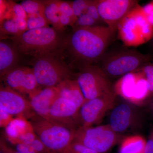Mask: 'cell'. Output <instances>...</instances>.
I'll return each instance as SVG.
<instances>
[{
	"label": "cell",
	"mask_w": 153,
	"mask_h": 153,
	"mask_svg": "<svg viewBox=\"0 0 153 153\" xmlns=\"http://www.w3.org/2000/svg\"><path fill=\"white\" fill-rule=\"evenodd\" d=\"M115 33L108 26L76 28L69 39V48L76 59L91 64L103 58Z\"/></svg>",
	"instance_id": "6da1fadb"
},
{
	"label": "cell",
	"mask_w": 153,
	"mask_h": 153,
	"mask_svg": "<svg viewBox=\"0 0 153 153\" xmlns=\"http://www.w3.org/2000/svg\"><path fill=\"white\" fill-rule=\"evenodd\" d=\"M10 38L20 52L36 58L53 55L60 44L56 31L49 27L27 30Z\"/></svg>",
	"instance_id": "7a4b0ae2"
},
{
	"label": "cell",
	"mask_w": 153,
	"mask_h": 153,
	"mask_svg": "<svg viewBox=\"0 0 153 153\" xmlns=\"http://www.w3.org/2000/svg\"><path fill=\"white\" fill-rule=\"evenodd\" d=\"M30 120L35 133L53 153H63L74 140L77 128L57 123L37 114Z\"/></svg>",
	"instance_id": "3957f363"
},
{
	"label": "cell",
	"mask_w": 153,
	"mask_h": 153,
	"mask_svg": "<svg viewBox=\"0 0 153 153\" xmlns=\"http://www.w3.org/2000/svg\"><path fill=\"white\" fill-rule=\"evenodd\" d=\"M117 30L121 40L129 47L139 46L153 36V26L139 5L120 22Z\"/></svg>",
	"instance_id": "277c9868"
},
{
	"label": "cell",
	"mask_w": 153,
	"mask_h": 153,
	"mask_svg": "<svg viewBox=\"0 0 153 153\" xmlns=\"http://www.w3.org/2000/svg\"><path fill=\"white\" fill-rule=\"evenodd\" d=\"M151 59V56L136 50L120 51L104 57L100 68L108 78H120L139 71Z\"/></svg>",
	"instance_id": "5b68a950"
},
{
	"label": "cell",
	"mask_w": 153,
	"mask_h": 153,
	"mask_svg": "<svg viewBox=\"0 0 153 153\" xmlns=\"http://www.w3.org/2000/svg\"><path fill=\"white\" fill-rule=\"evenodd\" d=\"M119 134L108 124L93 127L79 126L73 141L82 144L99 153H106L120 139Z\"/></svg>",
	"instance_id": "8992f818"
},
{
	"label": "cell",
	"mask_w": 153,
	"mask_h": 153,
	"mask_svg": "<svg viewBox=\"0 0 153 153\" xmlns=\"http://www.w3.org/2000/svg\"><path fill=\"white\" fill-rule=\"evenodd\" d=\"M76 79L86 100L114 91L109 78L97 66L85 65L77 74Z\"/></svg>",
	"instance_id": "52a82bcc"
},
{
	"label": "cell",
	"mask_w": 153,
	"mask_h": 153,
	"mask_svg": "<svg viewBox=\"0 0 153 153\" xmlns=\"http://www.w3.org/2000/svg\"><path fill=\"white\" fill-rule=\"evenodd\" d=\"M33 69L38 84L46 88L56 87L70 79L69 69L53 55L36 58Z\"/></svg>",
	"instance_id": "ba28073f"
},
{
	"label": "cell",
	"mask_w": 153,
	"mask_h": 153,
	"mask_svg": "<svg viewBox=\"0 0 153 153\" xmlns=\"http://www.w3.org/2000/svg\"><path fill=\"white\" fill-rule=\"evenodd\" d=\"M117 95L136 105H142L151 95L144 75L140 70L122 76L113 86Z\"/></svg>",
	"instance_id": "9c48e42d"
},
{
	"label": "cell",
	"mask_w": 153,
	"mask_h": 153,
	"mask_svg": "<svg viewBox=\"0 0 153 153\" xmlns=\"http://www.w3.org/2000/svg\"><path fill=\"white\" fill-rule=\"evenodd\" d=\"M117 97L114 91L85 100L79 109V127L93 126L101 122L108 111L113 108Z\"/></svg>",
	"instance_id": "30bf717a"
},
{
	"label": "cell",
	"mask_w": 153,
	"mask_h": 153,
	"mask_svg": "<svg viewBox=\"0 0 153 153\" xmlns=\"http://www.w3.org/2000/svg\"><path fill=\"white\" fill-rule=\"evenodd\" d=\"M99 13L102 21L116 32L121 22L136 7L134 0H96Z\"/></svg>",
	"instance_id": "8fae6325"
},
{
	"label": "cell",
	"mask_w": 153,
	"mask_h": 153,
	"mask_svg": "<svg viewBox=\"0 0 153 153\" xmlns=\"http://www.w3.org/2000/svg\"><path fill=\"white\" fill-rule=\"evenodd\" d=\"M109 116L108 125L119 134L136 129L141 123V117L136 105L128 102L114 105Z\"/></svg>",
	"instance_id": "7c38bea8"
},
{
	"label": "cell",
	"mask_w": 153,
	"mask_h": 153,
	"mask_svg": "<svg viewBox=\"0 0 153 153\" xmlns=\"http://www.w3.org/2000/svg\"><path fill=\"white\" fill-rule=\"evenodd\" d=\"M0 108L12 116L31 119L37 114L30 100L16 91L7 86L1 85Z\"/></svg>",
	"instance_id": "4fadbf2b"
},
{
	"label": "cell",
	"mask_w": 153,
	"mask_h": 153,
	"mask_svg": "<svg viewBox=\"0 0 153 153\" xmlns=\"http://www.w3.org/2000/svg\"><path fill=\"white\" fill-rule=\"evenodd\" d=\"M6 86L29 97L39 90L38 84L33 68L27 67H15L4 76Z\"/></svg>",
	"instance_id": "5bb4252c"
},
{
	"label": "cell",
	"mask_w": 153,
	"mask_h": 153,
	"mask_svg": "<svg viewBox=\"0 0 153 153\" xmlns=\"http://www.w3.org/2000/svg\"><path fill=\"white\" fill-rule=\"evenodd\" d=\"M79 109L74 102L59 97L50 108L47 119L77 128Z\"/></svg>",
	"instance_id": "9a60e30c"
},
{
	"label": "cell",
	"mask_w": 153,
	"mask_h": 153,
	"mask_svg": "<svg viewBox=\"0 0 153 153\" xmlns=\"http://www.w3.org/2000/svg\"><path fill=\"white\" fill-rule=\"evenodd\" d=\"M59 97L57 88L52 87L40 89L29 97L31 106L36 114L47 119L50 108Z\"/></svg>",
	"instance_id": "2e32d148"
},
{
	"label": "cell",
	"mask_w": 153,
	"mask_h": 153,
	"mask_svg": "<svg viewBox=\"0 0 153 153\" xmlns=\"http://www.w3.org/2000/svg\"><path fill=\"white\" fill-rule=\"evenodd\" d=\"M56 87L60 97L72 102L79 108L86 100L76 79L63 80Z\"/></svg>",
	"instance_id": "e0dca14e"
},
{
	"label": "cell",
	"mask_w": 153,
	"mask_h": 153,
	"mask_svg": "<svg viewBox=\"0 0 153 153\" xmlns=\"http://www.w3.org/2000/svg\"><path fill=\"white\" fill-rule=\"evenodd\" d=\"M6 133L8 140L14 145L20 143L22 138L28 132L33 131V126L27 119L17 117L13 119L6 127Z\"/></svg>",
	"instance_id": "ac0fdd59"
},
{
	"label": "cell",
	"mask_w": 153,
	"mask_h": 153,
	"mask_svg": "<svg viewBox=\"0 0 153 153\" xmlns=\"http://www.w3.org/2000/svg\"><path fill=\"white\" fill-rule=\"evenodd\" d=\"M17 58L16 50L7 42H0V75L3 79L6 74L15 68Z\"/></svg>",
	"instance_id": "d6986e66"
},
{
	"label": "cell",
	"mask_w": 153,
	"mask_h": 153,
	"mask_svg": "<svg viewBox=\"0 0 153 153\" xmlns=\"http://www.w3.org/2000/svg\"><path fill=\"white\" fill-rule=\"evenodd\" d=\"M147 140L140 135L125 137L122 140L119 153H145Z\"/></svg>",
	"instance_id": "ffe728a7"
},
{
	"label": "cell",
	"mask_w": 153,
	"mask_h": 153,
	"mask_svg": "<svg viewBox=\"0 0 153 153\" xmlns=\"http://www.w3.org/2000/svg\"><path fill=\"white\" fill-rule=\"evenodd\" d=\"M45 7L44 15L49 24L53 25L56 30L63 29L60 22V12L58 1H44Z\"/></svg>",
	"instance_id": "44dd1931"
},
{
	"label": "cell",
	"mask_w": 153,
	"mask_h": 153,
	"mask_svg": "<svg viewBox=\"0 0 153 153\" xmlns=\"http://www.w3.org/2000/svg\"><path fill=\"white\" fill-rule=\"evenodd\" d=\"M21 4L27 15L40 14L44 15L45 7L44 1L35 0H25L23 1Z\"/></svg>",
	"instance_id": "7402d4cb"
},
{
	"label": "cell",
	"mask_w": 153,
	"mask_h": 153,
	"mask_svg": "<svg viewBox=\"0 0 153 153\" xmlns=\"http://www.w3.org/2000/svg\"><path fill=\"white\" fill-rule=\"evenodd\" d=\"M27 23L28 30L48 27L49 25L44 15L40 14L28 15Z\"/></svg>",
	"instance_id": "603a6c76"
},
{
	"label": "cell",
	"mask_w": 153,
	"mask_h": 153,
	"mask_svg": "<svg viewBox=\"0 0 153 153\" xmlns=\"http://www.w3.org/2000/svg\"><path fill=\"white\" fill-rule=\"evenodd\" d=\"M1 33L2 35H11L18 36L22 33L19 31L15 20L6 19L1 22Z\"/></svg>",
	"instance_id": "cb8c5ba5"
},
{
	"label": "cell",
	"mask_w": 153,
	"mask_h": 153,
	"mask_svg": "<svg viewBox=\"0 0 153 153\" xmlns=\"http://www.w3.org/2000/svg\"><path fill=\"white\" fill-rule=\"evenodd\" d=\"M146 80L148 90L151 95H153V63L146 64L140 69Z\"/></svg>",
	"instance_id": "d4e9b609"
},
{
	"label": "cell",
	"mask_w": 153,
	"mask_h": 153,
	"mask_svg": "<svg viewBox=\"0 0 153 153\" xmlns=\"http://www.w3.org/2000/svg\"><path fill=\"white\" fill-rule=\"evenodd\" d=\"M63 153H99L77 142L73 141Z\"/></svg>",
	"instance_id": "484cf974"
},
{
	"label": "cell",
	"mask_w": 153,
	"mask_h": 153,
	"mask_svg": "<svg viewBox=\"0 0 153 153\" xmlns=\"http://www.w3.org/2000/svg\"><path fill=\"white\" fill-rule=\"evenodd\" d=\"M58 6L61 13L65 14L70 17L71 20V26H74L77 19L74 15L71 2L58 1Z\"/></svg>",
	"instance_id": "4316f807"
},
{
	"label": "cell",
	"mask_w": 153,
	"mask_h": 153,
	"mask_svg": "<svg viewBox=\"0 0 153 153\" xmlns=\"http://www.w3.org/2000/svg\"><path fill=\"white\" fill-rule=\"evenodd\" d=\"M89 1L86 0H76L71 2L74 15L76 19L85 13Z\"/></svg>",
	"instance_id": "83f0119b"
},
{
	"label": "cell",
	"mask_w": 153,
	"mask_h": 153,
	"mask_svg": "<svg viewBox=\"0 0 153 153\" xmlns=\"http://www.w3.org/2000/svg\"><path fill=\"white\" fill-rule=\"evenodd\" d=\"M97 22L92 17L88 14H82L77 18L75 25L77 27H91L96 26V24Z\"/></svg>",
	"instance_id": "f1b7e54d"
},
{
	"label": "cell",
	"mask_w": 153,
	"mask_h": 153,
	"mask_svg": "<svg viewBox=\"0 0 153 153\" xmlns=\"http://www.w3.org/2000/svg\"><path fill=\"white\" fill-rule=\"evenodd\" d=\"M85 13L92 17L97 22L102 21L99 13L96 1H90Z\"/></svg>",
	"instance_id": "f546056e"
},
{
	"label": "cell",
	"mask_w": 153,
	"mask_h": 153,
	"mask_svg": "<svg viewBox=\"0 0 153 153\" xmlns=\"http://www.w3.org/2000/svg\"><path fill=\"white\" fill-rule=\"evenodd\" d=\"M13 116L0 108V126L1 127H6L13 120Z\"/></svg>",
	"instance_id": "4dcf8cb0"
},
{
	"label": "cell",
	"mask_w": 153,
	"mask_h": 153,
	"mask_svg": "<svg viewBox=\"0 0 153 153\" xmlns=\"http://www.w3.org/2000/svg\"><path fill=\"white\" fill-rule=\"evenodd\" d=\"M16 150L20 153H38L31 144L20 143L16 145Z\"/></svg>",
	"instance_id": "1f68e13d"
},
{
	"label": "cell",
	"mask_w": 153,
	"mask_h": 153,
	"mask_svg": "<svg viewBox=\"0 0 153 153\" xmlns=\"http://www.w3.org/2000/svg\"><path fill=\"white\" fill-rule=\"evenodd\" d=\"M143 9L148 21L153 26V2L143 7Z\"/></svg>",
	"instance_id": "d6a6232c"
},
{
	"label": "cell",
	"mask_w": 153,
	"mask_h": 153,
	"mask_svg": "<svg viewBox=\"0 0 153 153\" xmlns=\"http://www.w3.org/2000/svg\"><path fill=\"white\" fill-rule=\"evenodd\" d=\"M37 137V135L35 133L34 131L28 132L22 137L21 143H25L28 144H31L35 140Z\"/></svg>",
	"instance_id": "836d02e7"
},
{
	"label": "cell",
	"mask_w": 153,
	"mask_h": 153,
	"mask_svg": "<svg viewBox=\"0 0 153 153\" xmlns=\"http://www.w3.org/2000/svg\"><path fill=\"white\" fill-rule=\"evenodd\" d=\"M0 150L1 153H20L8 146L3 139L0 140Z\"/></svg>",
	"instance_id": "e575fe53"
},
{
	"label": "cell",
	"mask_w": 153,
	"mask_h": 153,
	"mask_svg": "<svg viewBox=\"0 0 153 153\" xmlns=\"http://www.w3.org/2000/svg\"><path fill=\"white\" fill-rule=\"evenodd\" d=\"M19 31L22 33L27 31V19H14Z\"/></svg>",
	"instance_id": "d590c367"
},
{
	"label": "cell",
	"mask_w": 153,
	"mask_h": 153,
	"mask_svg": "<svg viewBox=\"0 0 153 153\" xmlns=\"http://www.w3.org/2000/svg\"><path fill=\"white\" fill-rule=\"evenodd\" d=\"M145 153H153V127L150 132L147 140Z\"/></svg>",
	"instance_id": "8d00e7d4"
},
{
	"label": "cell",
	"mask_w": 153,
	"mask_h": 153,
	"mask_svg": "<svg viewBox=\"0 0 153 153\" xmlns=\"http://www.w3.org/2000/svg\"><path fill=\"white\" fill-rule=\"evenodd\" d=\"M60 22L63 28L70 25L71 26V20L70 17L65 14L61 13L60 16Z\"/></svg>",
	"instance_id": "74e56055"
},
{
	"label": "cell",
	"mask_w": 153,
	"mask_h": 153,
	"mask_svg": "<svg viewBox=\"0 0 153 153\" xmlns=\"http://www.w3.org/2000/svg\"><path fill=\"white\" fill-rule=\"evenodd\" d=\"M151 110H152V113L153 115V100L152 102V105H151Z\"/></svg>",
	"instance_id": "f35d334b"
},
{
	"label": "cell",
	"mask_w": 153,
	"mask_h": 153,
	"mask_svg": "<svg viewBox=\"0 0 153 153\" xmlns=\"http://www.w3.org/2000/svg\"><path fill=\"white\" fill-rule=\"evenodd\" d=\"M152 38H153V36Z\"/></svg>",
	"instance_id": "ab89813d"
}]
</instances>
